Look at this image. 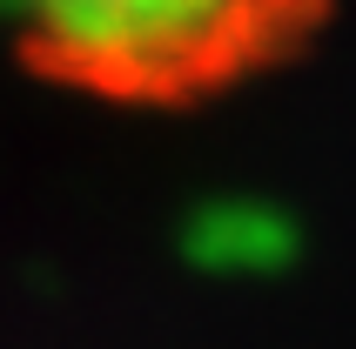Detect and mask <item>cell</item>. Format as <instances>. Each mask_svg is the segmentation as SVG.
Masks as SVG:
<instances>
[{"instance_id": "1", "label": "cell", "mask_w": 356, "mask_h": 349, "mask_svg": "<svg viewBox=\"0 0 356 349\" xmlns=\"http://www.w3.org/2000/svg\"><path fill=\"white\" fill-rule=\"evenodd\" d=\"M309 0H0L54 74L108 95H195L249 74Z\"/></svg>"}]
</instances>
